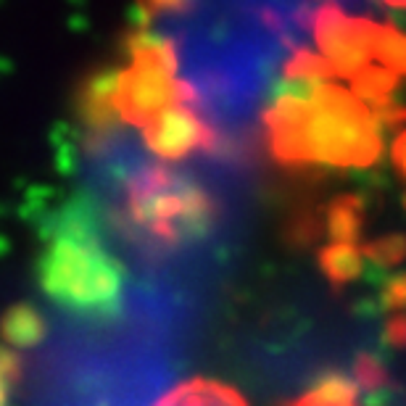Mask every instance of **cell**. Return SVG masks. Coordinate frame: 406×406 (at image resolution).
Masks as SVG:
<instances>
[{"label":"cell","instance_id":"52a82bcc","mask_svg":"<svg viewBox=\"0 0 406 406\" xmlns=\"http://www.w3.org/2000/svg\"><path fill=\"white\" fill-rule=\"evenodd\" d=\"M156 406H246V401L235 388L198 378L177 385Z\"/></svg>","mask_w":406,"mask_h":406},{"label":"cell","instance_id":"8fae6325","mask_svg":"<svg viewBox=\"0 0 406 406\" xmlns=\"http://www.w3.org/2000/svg\"><path fill=\"white\" fill-rule=\"evenodd\" d=\"M319 267L332 285H346L361 275L364 261H361V251L356 246L332 243V246L319 251Z\"/></svg>","mask_w":406,"mask_h":406},{"label":"cell","instance_id":"ac0fdd59","mask_svg":"<svg viewBox=\"0 0 406 406\" xmlns=\"http://www.w3.org/2000/svg\"><path fill=\"white\" fill-rule=\"evenodd\" d=\"M383 306L396 314H404L406 309V275L390 277L383 287Z\"/></svg>","mask_w":406,"mask_h":406},{"label":"cell","instance_id":"44dd1931","mask_svg":"<svg viewBox=\"0 0 406 406\" xmlns=\"http://www.w3.org/2000/svg\"><path fill=\"white\" fill-rule=\"evenodd\" d=\"M393 161H396V166L406 177V129L396 138V143H393Z\"/></svg>","mask_w":406,"mask_h":406},{"label":"cell","instance_id":"8992f818","mask_svg":"<svg viewBox=\"0 0 406 406\" xmlns=\"http://www.w3.org/2000/svg\"><path fill=\"white\" fill-rule=\"evenodd\" d=\"M148 148L161 158H182L195 148H206L214 143L212 129L206 127L187 106H175L143 129Z\"/></svg>","mask_w":406,"mask_h":406},{"label":"cell","instance_id":"4fadbf2b","mask_svg":"<svg viewBox=\"0 0 406 406\" xmlns=\"http://www.w3.org/2000/svg\"><path fill=\"white\" fill-rule=\"evenodd\" d=\"M327 230L335 243H349L361 235V201L356 195H341L335 198L327 212Z\"/></svg>","mask_w":406,"mask_h":406},{"label":"cell","instance_id":"ba28073f","mask_svg":"<svg viewBox=\"0 0 406 406\" xmlns=\"http://www.w3.org/2000/svg\"><path fill=\"white\" fill-rule=\"evenodd\" d=\"M114 87H116V72L95 74L82 98V114L87 127L106 129L119 119V114L114 109Z\"/></svg>","mask_w":406,"mask_h":406},{"label":"cell","instance_id":"277c9868","mask_svg":"<svg viewBox=\"0 0 406 406\" xmlns=\"http://www.w3.org/2000/svg\"><path fill=\"white\" fill-rule=\"evenodd\" d=\"M177 58L172 43L156 35H135L129 43L127 69L116 72L114 109L121 121L146 129L164 111L185 106L193 98L182 82H177Z\"/></svg>","mask_w":406,"mask_h":406},{"label":"cell","instance_id":"6da1fadb","mask_svg":"<svg viewBox=\"0 0 406 406\" xmlns=\"http://www.w3.org/2000/svg\"><path fill=\"white\" fill-rule=\"evenodd\" d=\"M264 124L269 148L282 164L364 169L383 150L375 114L335 82L285 79Z\"/></svg>","mask_w":406,"mask_h":406},{"label":"cell","instance_id":"9c48e42d","mask_svg":"<svg viewBox=\"0 0 406 406\" xmlns=\"http://www.w3.org/2000/svg\"><path fill=\"white\" fill-rule=\"evenodd\" d=\"M0 335L9 346L16 349H32L45 338V319L35 306L16 304L0 319Z\"/></svg>","mask_w":406,"mask_h":406},{"label":"cell","instance_id":"ffe728a7","mask_svg":"<svg viewBox=\"0 0 406 406\" xmlns=\"http://www.w3.org/2000/svg\"><path fill=\"white\" fill-rule=\"evenodd\" d=\"M385 338L393 346H406V314H393L385 324Z\"/></svg>","mask_w":406,"mask_h":406},{"label":"cell","instance_id":"7c38bea8","mask_svg":"<svg viewBox=\"0 0 406 406\" xmlns=\"http://www.w3.org/2000/svg\"><path fill=\"white\" fill-rule=\"evenodd\" d=\"M359 385L349 378H324L293 406H359Z\"/></svg>","mask_w":406,"mask_h":406},{"label":"cell","instance_id":"7a4b0ae2","mask_svg":"<svg viewBox=\"0 0 406 406\" xmlns=\"http://www.w3.org/2000/svg\"><path fill=\"white\" fill-rule=\"evenodd\" d=\"M40 285L55 304L82 317H109L119 309L124 269L103 246L84 203H72L45 232Z\"/></svg>","mask_w":406,"mask_h":406},{"label":"cell","instance_id":"3957f363","mask_svg":"<svg viewBox=\"0 0 406 406\" xmlns=\"http://www.w3.org/2000/svg\"><path fill=\"white\" fill-rule=\"evenodd\" d=\"M124 216L135 232L156 246H180L209 230L214 201L203 187L161 164L146 166L124 190Z\"/></svg>","mask_w":406,"mask_h":406},{"label":"cell","instance_id":"30bf717a","mask_svg":"<svg viewBox=\"0 0 406 406\" xmlns=\"http://www.w3.org/2000/svg\"><path fill=\"white\" fill-rule=\"evenodd\" d=\"M398 77L383 66H367L351 79V92L359 98L369 111H378L390 103V95L396 92Z\"/></svg>","mask_w":406,"mask_h":406},{"label":"cell","instance_id":"9a60e30c","mask_svg":"<svg viewBox=\"0 0 406 406\" xmlns=\"http://www.w3.org/2000/svg\"><path fill=\"white\" fill-rule=\"evenodd\" d=\"M338 74L319 53L312 50H298V53L285 64V79H298V82H332Z\"/></svg>","mask_w":406,"mask_h":406},{"label":"cell","instance_id":"2e32d148","mask_svg":"<svg viewBox=\"0 0 406 406\" xmlns=\"http://www.w3.org/2000/svg\"><path fill=\"white\" fill-rule=\"evenodd\" d=\"M361 253H367L375 264H380V267H393L398 261H404L406 238L404 235H385V238L372 240Z\"/></svg>","mask_w":406,"mask_h":406},{"label":"cell","instance_id":"5bb4252c","mask_svg":"<svg viewBox=\"0 0 406 406\" xmlns=\"http://www.w3.org/2000/svg\"><path fill=\"white\" fill-rule=\"evenodd\" d=\"M375 58L380 61L383 69L388 72L406 74V35L396 24L390 21H378V32H375Z\"/></svg>","mask_w":406,"mask_h":406},{"label":"cell","instance_id":"5b68a950","mask_svg":"<svg viewBox=\"0 0 406 406\" xmlns=\"http://www.w3.org/2000/svg\"><path fill=\"white\" fill-rule=\"evenodd\" d=\"M375 32L378 21L346 16L338 6H322L314 13V35L322 58L338 77L353 79L375 58Z\"/></svg>","mask_w":406,"mask_h":406},{"label":"cell","instance_id":"e0dca14e","mask_svg":"<svg viewBox=\"0 0 406 406\" xmlns=\"http://www.w3.org/2000/svg\"><path fill=\"white\" fill-rule=\"evenodd\" d=\"M353 383L361 388H367V390H380V388L385 385V369L380 361H375L372 356H361L356 361V372H353Z\"/></svg>","mask_w":406,"mask_h":406},{"label":"cell","instance_id":"d6986e66","mask_svg":"<svg viewBox=\"0 0 406 406\" xmlns=\"http://www.w3.org/2000/svg\"><path fill=\"white\" fill-rule=\"evenodd\" d=\"M18 380V359L0 349V406H9V390Z\"/></svg>","mask_w":406,"mask_h":406}]
</instances>
